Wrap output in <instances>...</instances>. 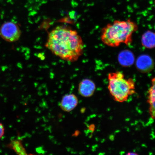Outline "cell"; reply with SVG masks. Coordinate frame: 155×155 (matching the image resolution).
Returning a JSON list of instances; mask_svg holds the SVG:
<instances>
[{
	"label": "cell",
	"instance_id": "cell-7",
	"mask_svg": "<svg viewBox=\"0 0 155 155\" xmlns=\"http://www.w3.org/2000/svg\"><path fill=\"white\" fill-rule=\"evenodd\" d=\"M137 69L143 73L150 72L154 67V63L151 58L148 55L140 56L137 59L136 63Z\"/></svg>",
	"mask_w": 155,
	"mask_h": 155
},
{
	"label": "cell",
	"instance_id": "cell-13",
	"mask_svg": "<svg viewBox=\"0 0 155 155\" xmlns=\"http://www.w3.org/2000/svg\"><path fill=\"white\" fill-rule=\"evenodd\" d=\"M133 155V154H135V155H137V153H128L127 154V155Z\"/></svg>",
	"mask_w": 155,
	"mask_h": 155
},
{
	"label": "cell",
	"instance_id": "cell-14",
	"mask_svg": "<svg viewBox=\"0 0 155 155\" xmlns=\"http://www.w3.org/2000/svg\"><path fill=\"white\" fill-rule=\"evenodd\" d=\"M154 5L155 7V0H154Z\"/></svg>",
	"mask_w": 155,
	"mask_h": 155
},
{
	"label": "cell",
	"instance_id": "cell-4",
	"mask_svg": "<svg viewBox=\"0 0 155 155\" xmlns=\"http://www.w3.org/2000/svg\"><path fill=\"white\" fill-rule=\"evenodd\" d=\"M21 35L18 25L13 21H7L0 27V36L6 41L16 42L20 38Z\"/></svg>",
	"mask_w": 155,
	"mask_h": 155
},
{
	"label": "cell",
	"instance_id": "cell-2",
	"mask_svg": "<svg viewBox=\"0 0 155 155\" xmlns=\"http://www.w3.org/2000/svg\"><path fill=\"white\" fill-rule=\"evenodd\" d=\"M138 29L137 23L130 19L116 20L102 28L101 38L103 43L109 47H117L122 44L129 46L132 43L133 34Z\"/></svg>",
	"mask_w": 155,
	"mask_h": 155
},
{
	"label": "cell",
	"instance_id": "cell-10",
	"mask_svg": "<svg viewBox=\"0 0 155 155\" xmlns=\"http://www.w3.org/2000/svg\"><path fill=\"white\" fill-rule=\"evenodd\" d=\"M8 146L18 154H27L26 151L20 140H12Z\"/></svg>",
	"mask_w": 155,
	"mask_h": 155
},
{
	"label": "cell",
	"instance_id": "cell-6",
	"mask_svg": "<svg viewBox=\"0 0 155 155\" xmlns=\"http://www.w3.org/2000/svg\"><path fill=\"white\" fill-rule=\"evenodd\" d=\"M78 104V98L75 94H67L62 98L60 106L63 111L70 112L74 109Z\"/></svg>",
	"mask_w": 155,
	"mask_h": 155
},
{
	"label": "cell",
	"instance_id": "cell-9",
	"mask_svg": "<svg viewBox=\"0 0 155 155\" xmlns=\"http://www.w3.org/2000/svg\"><path fill=\"white\" fill-rule=\"evenodd\" d=\"M141 44L145 48L151 49L155 47V33L148 31L143 35Z\"/></svg>",
	"mask_w": 155,
	"mask_h": 155
},
{
	"label": "cell",
	"instance_id": "cell-5",
	"mask_svg": "<svg viewBox=\"0 0 155 155\" xmlns=\"http://www.w3.org/2000/svg\"><path fill=\"white\" fill-rule=\"evenodd\" d=\"M96 89V85L94 81L90 79H85L79 83L78 91L81 96L89 97L94 94Z\"/></svg>",
	"mask_w": 155,
	"mask_h": 155
},
{
	"label": "cell",
	"instance_id": "cell-3",
	"mask_svg": "<svg viewBox=\"0 0 155 155\" xmlns=\"http://www.w3.org/2000/svg\"><path fill=\"white\" fill-rule=\"evenodd\" d=\"M108 89L115 101H127L129 97L134 94L135 83L133 79L125 78L121 71L110 73L108 75Z\"/></svg>",
	"mask_w": 155,
	"mask_h": 155
},
{
	"label": "cell",
	"instance_id": "cell-1",
	"mask_svg": "<svg viewBox=\"0 0 155 155\" xmlns=\"http://www.w3.org/2000/svg\"><path fill=\"white\" fill-rule=\"evenodd\" d=\"M46 47L54 55L65 61L74 62L82 55L84 45L76 31L58 27L48 34Z\"/></svg>",
	"mask_w": 155,
	"mask_h": 155
},
{
	"label": "cell",
	"instance_id": "cell-11",
	"mask_svg": "<svg viewBox=\"0 0 155 155\" xmlns=\"http://www.w3.org/2000/svg\"><path fill=\"white\" fill-rule=\"evenodd\" d=\"M120 55L119 60L122 65L127 67L133 63V57L130 52H124Z\"/></svg>",
	"mask_w": 155,
	"mask_h": 155
},
{
	"label": "cell",
	"instance_id": "cell-12",
	"mask_svg": "<svg viewBox=\"0 0 155 155\" xmlns=\"http://www.w3.org/2000/svg\"><path fill=\"white\" fill-rule=\"evenodd\" d=\"M5 134V128L3 124L0 122V140L2 138Z\"/></svg>",
	"mask_w": 155,
	"mask_h": 155
},
{
	"label": "cell",
	"instance_id": "cell-8",
	"mask_svg": "<svg viewBox=\"0 0 155 155\" xmlns=\"http://www.w3.org/2000/svg\"><path fill=\"white\" fill-rule=\"evenodd\" d=\"M147 102L150 106L149 113L151 117L155 119V77L151 80V86L148 92Z\"/></svg>",
	"mask_w": 155,
	"mask_h": 155
}]
</instances>
